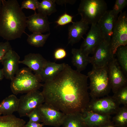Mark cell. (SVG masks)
<instances>
[{
	"label": "cell",
	"instance_id": "8992f818",
	"mask_svg": "<svg viewBox=\"0 0 127 127\" xmlns=\"http://www.w3.org/2000/svg\"><path fill=\"white\" fill-rule=\"evenodd\" d=\"M127 44V14L126 11L120 13L115 22L111 38L110 47L114 56L119 46Z\"/></svg>",
	"mask_w": 127,
	"mask_h": 127
},
{
	"label": "cell",
	"instance_id": "6da1fadb",
	"mask_svg": "<svg viewBox=\"0 0 127 127\" xmlns=\"http://www.w3.org/2000/svg\"><path fill=\"white\" fill-rule=\"evenodd\" d=\"M88 78L66 64L58 74L42 85L44 103L65 114L83 113L90 101Z\"/></svg>",
	"mask_w": 127,
	"mask_h": 127
},
{
	"label": "cell",
	"instance_id": "9a60e30c",
	"mask_svg": "<svg viewBox=\"0 0 127 127\" xmlns=\"http://www.w3.org/2000/svg\"><path fill=\"white\" fill-rule=\"evenodd\" d=\"M117 18L111 10H107L96 24L103 39L110 42L114 24Z\"/></svg>",
	"mask_w": 127,
	"mask_h": 127
},
{
	"label": "cell",
	"instance_id": "1f68e13d",
	"mask_svg": "<svg viewBox=\"0 0 127 127\" xmlns=\"http://www.w3.org/2000/svg\"><path fill=\"white\" fill-rule=\"evenodd\" d=\"M73 16L70 15L66 12L60 16L58 19L55 22L58 25L63 26L73 22L72 19Z\"/></svg>",
	"mask_w": 127,
	"mask_h": 127
},
{
	"label": "cell",
	"instance_id": "4dcf8cb0",
	"mask_svg": "<svg viewBox=\"0 0 127 127\" xmlns=\"http://www.w3.org/2000/svg\"><path fill=\"white\" fill-rule=\"evenodd\" d=\"M29 121L36 123L43 122L38 107L32 110L28 115Z\"/></svg>",
	"mask_w": 127,
	"mask_h": 127
},
{
	"label": "cell",
	"instance_id": "7402d4cb",
	"mask_svg": "<svg viewBox=\"0 0 127 127\" xmlns=\"http://www.w3.org/2000/svg\"><path fill=\"white\" fill-rule=\"evenodd\" d=\"M62 125V127H87L81 113L65 114Z\"/></svg>",
	"mask_w": 127,
	"mask_h": 127
},
{
	"label": "cell",
	"instance_id": "603a6c76",
	"mask_svg": "<svg viewBox=\"0 0 127 127\" xmlns=\"http://www.w3.org/2000/svg\"><path fill=\"white\" fill-rule=\"evenodd\" d=\"M26 123L13 114L0 115V127H24Z\"/></svg>",
	"mask_w": 127,
	"mask_h": 127
},
{
	"label": "cell",
	"instance_id": "4fadbf2b",
	"mask_svg": "<svg viewBox=\"0 0 127 127\" xmlns=\"http://www.w3.org/2000/svg\"><path fill=\"white\" fill-rule=\"evenodd\" d=\"M20 57L12 49L8 51L3 57L1 62L3 66L2 69L6 79L11 80L19 71Z\"/></svg>",
	"mask_w": 127,
	"mask_h": 127
},
{
	"label": "cell",
	"instance_id": "7c38bea8",
	"mask_svg": "<svg viewBox=\"0 0 127 127\" xmlns=\"http://www.w3.org/2000/svg\"><path fill=\"white\" fill-rule=\"evenodd\" d=\"M103 40L97 24H92L80 49L85 55L89 56L90 54H93Z\"/></svg>",
	"mask_w": 127,
	"mask_h": 127
},
{
	"label": "cell",
	"instance_id": "2e32d148",
	"mask_svg": "<svg viewBox=\"0 0 127 127\" xmlns=\"http://www.w3.org/2000/svg\"><path fill=\"white\" fill-rule=\"evenodd\" d=\"M48 61L39 53H30L25 56L19 64L27 66L35 74L39 75Z\"/></svg>",
	"mask_w": 127,
	"mask_h": 127
},
{
	"label": "cell",
	"instance_id": "277c9868",
	"mask_svg": "<svg viewBox=\"0 0 127 127\" xmlns=\"http://www.w3.org/2000/svg\"><path fill=\"white\" fill-rule=\"evenodd\" d=\"M90 80L88 88L92 99L99 98L108 95L111 88L109 83L107 67L99 68H93L87 73Z\"/></svg>",
	"mask_w": 127,
	"mask_h": 127
},
{
	"label": "cell",
	"instance_id": "ba28073f",
	"mask_svg": "<svg viewBox=\"0 0 127 127\" xmlns=\"http://www.w3.org/2000/svg\"><path fill=\"white\" fill-rule=\"evenodd\" d=\"M19 99L17 111L20 117L27 116L32 110L44 102L41 92L38 90L27 93L21 96Z\"/></svg>",
	"mask_w": 127,
	"mask_h": 127
},
{
	"label": "cell",
	"instance_id": "74e56055",
	"mask_svg": "<svg viewBox=\"0 0 127 127\" xmlns=\"http://www.w3.org/2000/svg\"><path fill=\"white\" fill-rule=\"evenodd\" d=\"M4 77V75L2 70L0 69V81L2 80Z\"/></svg>",
	"mask_w": 127,
	"mask_h": 127
},
{
	"label": "cell",
	"instance_id": "4316f807",
	"mask_svg": "<svg viewBox=\"0 0 127 127\" xmlns=\"http://www.w3.org/2000/svg\"><path fill=\"white\" fill-rule=\"evenodd\" d=\"M112 118V122L117 127H127V106L119 108Z\"/></svg>",
	"mask_w": 127,
	"mask_h": 127
},
{
	"label": "cell",
	"instance_id": "30bf717a",
	"mask_svg": "<svg viewBox=\"0 0 127 127\" xmlns=\"http://www.w3.org/2000/svg\"><path fill=\"white\" fill-rule=\"evenodd\" d=\"M110 43L103 40L95 49L93 56L90 58V63L93 68H99L107 66L114 56L111 53Z\"/></svg>",
	"mask_w": 127,
	"mask_h": 127
},
{
	"label": "cell",
	"instance_id": "e0dca14e",
	"mask_svg": "<svg viewBox=\"0 0 127 127\" xmlns=\"http://www.w3.org/2000/svg\"><path fill=\"white\" fill-rule=\"evenodd\" d=\"M89 24L81 19L73 22L68 27V44L72 45L78 42L89 28Z\"/></svg>",
	"mask_w": 127,
	"mask_h": 127
},
{
	"label": "cell",
	"instance_id": "f35d334b",
	"mask_svg": "<svg viewBox=\"0 0 127 127\" xmlns=\"http://www.w3.org/2000/svg\"><path fill=\"white\" fill-rule=\"evenodd\" d=\"M2 5V2L1 0H0V12L1 9Z\"/></svg>",
	"mask_w": 127,
	"mask_h": 127
},
{
	"label": "cell",
	"instance_id": "8d00e7d4",
	"mask_svg": "<svg viewBox=\"0 0 127 127\" xmlns=\"http://www.w3.org/2000/svg\"><path fill=\"white\" fill-rule=\"evenodd\" d=\"M100 127H117L115 126L111 121Z\"/></svg>",
	"mask_w": 127,
	"mask_h": 127
},
{
	"label": "cell",
	"instance_id": "44dd1931",
	"mask_svg": "<svg viewBox=\"0 0 127 127\" xmlns=\"http://www.w3.org/2000/svg\"><path fill=\"white\" fill-rule=\"evenodd\" d=\"M19 101V99L14 94L6 98L0 103V115H11L17 111Z\"/></svg>",
	"mask_w": 127,
	"mask_h": 127
},
{
	"label": "cell",
	"instance_id": "d6a6232c",
	"mask_svg": "<svg viewBox=\"0 0 127 127\" xmlns=\"http://www.w3.org/2000/svg\"><path fill=\"white\" fill-rule=\"evenodd\" d=\"M12 49L11 46L8 41L0 42V63L6 53L9 50Z\"/></svg>",
	"mask_w": 127,
	"mask_h": 127
},
{
	"label": "cell",
	"instance_id": "7a4b0ae2",
	"mask_svg": "<svg viewBox=\"0 0 127 127\" xmlns=\"http://www.w3.org/2000/svg\"><path fill=\"white\" fill-rule=\"evenodd\" d=\"M0 36L7 41L20 38L25 33L27 17L16 0H1Z\"/></svg>",
	"mask_w": 127,
	"mask_h": 127
},
{
	"label": "cell",
	"instance_id": "cb8c5ba5",
	"mask_svg": "<svg viewBox=\"0 0 127 127\" xmlns=\"http://www.w3.org/2000/svg\"><path fill=\"white\" fill-rule=\"evenodd\" d=\"M50 33L43 34L40 33H32L28 35L27 41L30 45L36 47H43L50 35Z\"/></svg>",
	"mask_w": 127,
	"mask_h": 127
},
{
	"label": "cell",
	"instance_id": "e575fe53",
	"mask_svg": "<svg viewBox=\"0 0 127 127\" xmlns=\"http://www.w3.org/2000/svg\"><path fill=\"white\" fill-rule=\"evenodd\" d=\"M44 126L42 123H40L29 121L25 124L24 127H43Z\"/></svg>",
	"mask_w": 127,
	"mask_h": 127
},
{
	"label": "cell",
	"instance_id": "9c48e42d",
	"mask_svg": "<svg viewBox=\"0 0 127 127\" xmlns=\"http://www.w3.org/2000/svg\"><path fill=\"white\" fill-rule=\"evenodd\" d=\"M107 67L108 79L111 89L114 93L121 88L127 85V79L116 59L114 56Z\"/></svg>",
	"mask_w": 127,
	"mask_h": 127
},
{
	"label": "cell",
	"instance_id": "d6986e66",
	"mask_svg": "<svg viewBox=\"0 0 127 127\" xmlns=\"http://www.w3.org/2000/svg\"><path fill=\"white\" fill-rule=\"evenodd\" d=\"M66 64L48 61L39 75L41 81L45 82L52 79L64 69Z\"/></svg>",
	"mask_w": 127,
	"mask_h": 127
},
{
	"label": "cell",
	"instance_id": "d590c367",
	"mask_svg": "<svg viewBox=\"0 0 127 127\" xmlns=\"http://www.w3.org/2000/svg\"><path fill=\"white\" fill-rule=\"evenodd\" d=\"M76 0H56L55 2L59 5H62L64 4L69 3L71 4H74L76 1Z\"/></svg>",
	"mask_w": 127,
	"mask_h": 127
},
{
	"label": "cell",
	"instance_id": "3957f363",
	"mask_svg": "<svg viewBox=\"0 0 127 127\" xmlns=\"http://www.w3.org/2000/svg\"><path fill=\"white\" fill-rule=\"evenodd\" d=\"M39 75L34 74L28 68L19 69L11 80L10 88L14 95L27 93L39 89L42 86Z\"/></svg>",
	"mask_w": 127,
	"mask_h": 127
},
{
	"label": "cell",
	"instance_id": "5bb4252c",
	"mask_svg": "<svg viewBox=\"0 0 127 127\" xmlns=\"http://www.w3.org/2000/svg\"><path fill=\"white\" fill-rule=\"evenodd\" d=\"M50 24L47 16L36 12L27 17V27L32 33L50 32Z\"/></svg>",
	"mask_w": 127,
	"mask_h": 127
},
{
	"label": "cell",
	"instance_id": "52a82bcc",
	"mask_svg": "<svg viewBox=\"0 0 127 127\" xmlns=\"http://www.w3.org/2000/svg\"><path fill=\"white\" fill-rule=\"evenodd\" d=\"M120 105L112 96L108 95L102 98L91 99L85 110L111 115L116 113L120 108Z\"/></svg>",
	"mask_w": 127,
	"mask_h": 127
},
{
	"label": "cell",
	"instance_id": "8fae6325",
	"mask_svg": "<svg viewBox=\"0 0 127 127\" xmlns=\"http://www.w3.org/2000/svg\"><path fill=\"white\" fill-rule=\"evenodd\" d=\"M44 125L59 127L62 125L65 114L52 106L44 103L38 107Z\"/></svg>",
	"mask_w": 127,
	"mask_h": 127
},
{
	"label": "cell",
	"instance_id": "5b68a950",
	"mask_svg": "<svg viewBox=\"0 0 127 127\" xmlns=\"http://www.w3.org/2000/svg\"><path fill=\"white\" fill-rule=\"evenodd\" d=\"M103 0H82L78 9L81 19L88 24H96L107 10Z\"/></svg>",
	"mask_w": 127,
	"mask_h": 127
},
{
	"label": "cell",
	"instance_id": "83f0119b",
	"mask_svg": "<svg viewBox=\"0 0 127 127\" xmlns=\"http://www.w3.org/2000/svg\"><path fill=\"white\" fill-rule=\"evenodd\" d=\"M112 96L120 105L127 106V85L119 89Z\"/></svg>",
	"mask_w": 127,
	"mask_h": 127
},
{
	"label": "cell",
	"instance_id": "836d02e7",
	"mask_svg": "<svg viewBox=\"0 0 127 127\" xmlns=\"http://www.w3.org/2000/svg\"><path fill=\"white\" fill-rule=\"evenodd\" d=\"M67 53L66 50L63 48H59L55 51L54 56L56 60L62 59L66 57Z\"/></svg>",
	"mask_w": 127,
	"mask_h": 127
},
{
	"label": "cell",
	"instance_id": "484cf974",
	"mask_svg": "<svg viewBox=\"0 0 127 127\" xmlns=\"http://www.w3.org/2000/svg\"><path fill=\"white\" fill-rule=\"evenodd\" d=\"M115 54L117 62L125 75L127 74V46H122L117 49Z\"/></svg>",
	"mask_w": 127,
	"mask_h": 127
},
{
	"label": "cell",
	"instance_id": "f546056e",
	"mask_svg": "<svg viewBox=\"0 0 127 127\" xmlns=\"http://www.w3.org/2000/svg\"><path fill=\"white\" fill-rule=\"evenodd\" d=\"M37 0H25L23 1L21 4L20 7L22 9H26L33 10L36 12L39 3Z\"/></svg>",
	"mask_w": 127,
	"mask_h": 127
},
{
	"label": "cell",
	"instance_id": "ac0fdd59",
	"mask_svg": "<svg viewBox=\"0 0 127 127\" xmlns=\"http://www.w3.org/2000/svg\"><path fill=\"white\" fill-rule=\"evenodd\" d=\"M83 114L87 127H100L111 121L110 115L101 114L86 110Z\"/></svg>",
	"mask_w": 127,
	"mask_h": 127
},
{
	"label": "cell",
	"instance_id": "ffe728a7",
	"mask_svg": "<svg viewBox=\"0 0 127 127\" xmlns=\"http://www.w3.org/2000/svg\"><path fill=\"white\" fill-rule=\"evenodd\" d=\"M71 53L72 55V63L76 67V70L81 72L90 63V57L85 55L80 48H72Z\"/></svg>",
	"mask_w": 127,
	"mask_h": 127
},
{
	"label": "cell",
	"instance_id": "f1b7e54d",
	"mask_svg": "<svg viewBox=\"0 0 127 127\" xmlns=\"http://www.w3.org/2000/svg\"><path fill=\"white\" fill-rule=\"evenodd\" d=\"M127 4V0H116L112 9L111 10L112 13L115 16L117 17L118 14L122 12Z\"/></svg>",
	"mask_w": 127,
	"mask_h": 127
},
{
	"label": "cell",
	"instance_id": "d4e9b609",
	"mask_svg": "<svg viewBox=\"0 0 127 127\" xmlns=\"http://www.w3.org/2000/svg\"><path fill=\"white\" fill-rule=\"evenodd\" d=\"M55 0H43L39 3L37 9L38 13L47 16L56 11Z\"/></svg>",
	"mask_w": 127,
	"mask_h": 127
}]
</instances>
